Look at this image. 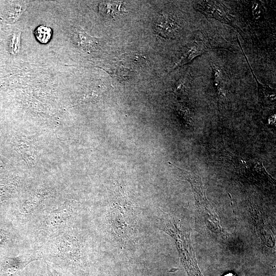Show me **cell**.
I'll return each instance as SVG.
<instances>
[{
  "label": "cell",
  "mask_w": 276,
  "mask_h": 276,
  "mask_svg": "<svg viewBox=\"0 0 276 276\" xmlns=\"http://www.w3.org/2000/svg\"><path fill=\"white\" fill-rule=\"evenodd\" d=\"M154 30L159 35L165 38H171L178 29L175 20L167 14L158 15L154 24Z\"/></svg>",
  "instance_id": "277c9868"
},
{
  "label": "cell",
  "mask_w": 276,
  "mask_h": 276,
  "mask_svg": "<svg viewBox=\"0 0 276 276\" xmlns=\"http://www.w3.org/2000/svg\"><path fill=\"white\" fill-rule=\"evenodd\" d=\"M204 13L224 21H229L225 12L218 6L205 2L202 6Z\"/></svg>",
  "instance_id": "5b68a950"
},
{
  "label": "cell",
  "mask_w": 276,
  "mask_h": 276,
  "mask_svg": "<svg viewBox=\"0 0 276 276\" xmlns=\"http://www.w3.org/2000/svg\"><path fill=\"white\" fill-rule=\"evenodd\" d=\"M117 204L110 209V220L116 236L124 244L134 240L135 220L130 206Z\"/></svg>",
  "instance_id": "3957f363"
},
{
  "label": "cell",
  "mask_w": 276,
  "mask_h": 276,
  "mask_svg": "<svg viewBox=\"0 0 276 276\" xmlns=\"http://www.w3.org/2000/svg\"><path fill=\"white\" fill-rule=\"evenodd\" d=\"M36 39L42 43H47L51 39L52 35L51 28L46 25H40L34 31Z\"/></svg>",
  "instance_id": "52a82bcc"
},
{
  "label": "cell",
  "mask_w": 276,
  "mask_h": 276,
  "mask_svg": "<svg viewBox=\"0 0 276 276\" xmlns=\"http://www.w3.org/2000/svg\"><path fill=\"white\" fill-rule=\"evenodd\" d=\"M47 268H48V275L49 276H62L60 275L58 272H57L56 271L54 270L52 271L51 270L50 267L47 264Z\"/></svg>",
  "instance_id": "ba28073f"
},
{
  "label": "cell",
  "mask_w": 276,
  "mask_h": 276,
  "mask_svg": "<svg viewBox=\"0 0 276 276\" xmlns=\"http://www.w3.org/2000/svg\"><path fill=\"white\" fill-rule=\"evenodd\" d=\"M75 210L76 203L66 200L60 204L51 206L33 220L32 232L39 247L70 227Z\"/></svg>",
  "instance_id": "7a4b0ae2"
},
{
  "label": "cell",
  "mask_w": 276,
  "mask_h": 276,
  "mask_svg": "<svg viewBox=\"0 0 276 276\" xmlns=\"http://www.w3.org/2000/svg\"><path fill=\"white\" fill-rule=\"evenodd\" d=\"M224 276H235V275L232 273H228L226 275H224Z\"/></svg>",
  "instance_id": "9c48e42d"
},
{
  "label": "cell",
  "mask_w": 276,
  "mask_h": 276,
  "mask_svg": "<svg viewBox=\"0 0 276 276\" xmlns=\"http://www.w3.org/2000/svg\"><path fill=\"white\" fill-rule=\"evenodd\" d=\"M81 248L70 226L47 241L38 250L45 261L61 267L73 268L82 263Z\"/></svg>",
  "instance_id": "6da1fadb"
},
{
  "label": "cell",
  "mask_w": 276,
  "mask_h": 276,
  "mask_svg": "<svg viewBox=\"0 0 276 276\" xmlns=\"http://www.w3.org/2000/svg\"><path fill=\"white\" fill-rule=\"evenodd\" d=\"M121 4L119 3L104 2L101 3L99 6V11L102 15L113 17L121 11Z\"/></svg>",
  "instance_id": "8992f818"
}]
</instances>
